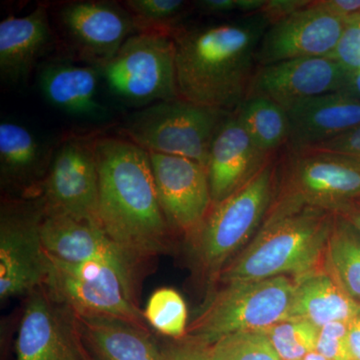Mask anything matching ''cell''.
Instances as JSON below:
<instances>
[{"mask_svg":"<svg viewBox=\"0 0 360 360\" xmlns=\"http://www.w3.org/2000/svg\"><path fill=\"white\" fill-rule=\"evenodd\" d=\"M323 266L342 290L360 304V233L336 213Z\"/></svg>","mask_w":360,"mask_h":360,"instance_id":"cell-25","label":"cell"},{"mask_svg":"<svg viewBox=\"0 0 360 360\" xmlns=\"http://www.w3.org/2000/svg\"><path fill=\"white\" fill-rule=\"evenodd\" d=\"M342 91L360 99V71L347 77V84Z\"/></svg>","mask_w":360,"mask_h":360,"instance_id":"cell-40","label":"cell"},{"mask_svg":"<svg viewBox=\"0 0 360 360\" xmlns=\"http://www.w3.org/2000/svg\"><path fill=\"white\" fill-rule=\"evenodd\" d=\"M98 170V224L111 238L142 257L169 248L148 151L129 139H94Z\"/></svg>","mask_w":360,"mask_h":360,"instance_id":"cell-2","label":"cell"},{"mask_svg":"<svg viewBox=\"0 0 360 360\" xmlns=\"http://www.w3.org/2000/svg\"><path fill=\"white\" fill-rule=\"evenodd\" d=\"M143 314L148 326L161 335L177 340L186 338L188 309L186 300L174 288L155 290L148 298Z\"/></svg>","mask_w":360,"mask_h":360,"instance_id":"cell-28","label":"cell"},{"mask_svg":"<svg viewBox=\"0 0 360 360\" xmlns=\"http://www.w3.org/2000/svg\"><path fill=\"white\" fill-rule=\"evenodd\" d=\"M54 150L20 123L0 124V179L16 198H39Z\"/></svg>","mask_w":360,"mask_h":360,"instance_id":"cell-20","label":"cell"},{"mask_svg":"<svg viewBox=\"0 0 360 360\" xmlns=\"http://www.w3.org/2000/svg\"><path fill=\"white\" fill-rule=\"evenodd\" d=\"M347 75L335 59L328 56L303 58L258 66L250 94L276 101L284 110L312 97L340 91Z\"/></svg>","mask_w":360,"mask_h":360,"instance_id":"cell-17","label":"cell"},{"mask_svg":"<svg viewBox=\"0 0 360 360\" xmlns=\"http://www.w3.org/2000/svg\"><path fill=\"white\" fill-rule=\"evenodd\" d=\"M229 115L179 97L137 110L123 134L148 153L181 156L206 167L213 139Z\"/></svg>","mask_w":360,"mask_h":360,"instance_id":"cell-6","label":"cell"},{"mask_svg":"<svg viewBox=\"0 0 360 360\" xmlns=\"http://www.w3.org/2000/svg\"><path fill=\"white\" fill-rule=\"evenodd\" d=\"M321 4L345 23L360 18V0H321Z\"/></svg>","mask_w":360,"mask_h":360,"instance_id":"cell-36","label":"cell"},{"mask_svg":"<svg viewBox=\"0 0 360 360\" xmlns=\"http://www.w3.org/2000/svg\"><path fill=\"white\" fill-rule=\"evenodd\" d=\"M148 155L168 227L189 238L200 229L212 206L207 169L181 156Z\"/></svg>","mask_w":360,"mask_h":360,"instance_id":"cell-15","label":"cell"},{"mask_svg":"<svg viewBox=\"0 0 360 360\" xmlns=\"http://www.w3.org/2000/svg\"><path fill=\"white\" fill-rule=\"evenodd\" d=\"M264 14L181 25L172 33L179 98L232 113L250 94L257 53L269 27Z\"/></svg>","mask_w":360,"mask_h":360,"instance_id":"cell-1","label":"cell"},{"mask_svg":"<svg viewBox=\"0 0 360 360\" xmlns=\"http://www.w3.org/2000/svg\"><path fill=\"white\" fill-rule=\"evenodd\" d=\"M319 328L305 321L288 319L264 329L281 360H302L315 350Z\"/></svg>","mask_w":360,"mask_h":360,"instance_id":"cell-29","label":"cell"},{"mask_svg":"<svg viewBox=\"0 0 360 360\" xmlns=\"http://www.w3.org/2000/svg\"><path fill=\"white\" fill-rule=\"evenodd\" d=\"M302 360H330L328 359V357L323 356V355L317 352L316 350H314V352H309L307 356L304 357Z\"/></svg>","mask_w":360,"mask_h":360,"instance_id":"cell-41","label":"cell"},{"mask_svg":"<svg viewBox=\"0 0 360 360\" xmlns=\"http://www.w3.org/2000/svg\"><path fill=\"white\" fill-rule=\"evenodd\" d=\"M53 33L47 6L0 22V75L11 84L23 82L51 49Z\"/></svg>","mask_w":360,"mask_h":360,"instance_id":"cell-21","label":"cell"},{"mask_svg":"<svg viewBox=\"0 0 360 360\" xmlns=\"http://www.w3.org/2000/svg\"><path fill=\"white\" fill-rule=\"evenodd\" d=\"M165 349L167 360H212L210 345L184 338Z\"/></svg>","mask_w":360,"mask_h":360,"instance_id":"cell-34","label":"cell"},{"mask_svg":"<svg viewBox=\"0 0 360 360\" xmlns=\"http://www.w3.org/2000/svg\"><path fill=\"white\" fill-rule=\"evenodd\" d=\"M333 212L349 222L360 233V205H357L356 201L340 205Z\"/></svg>","mask_w":360,"mask_h":360,"instance_id":"cell-39","label":"cell"},{"mask_svg":"<svg viewBox=\"0 0 360 360\" xmlns=\"http://www.w3.org/2000/svg\"><path fill=\"white\" fill-rule=\"evenodd\" d=\"M212 360H281L262 331H243L210 345Z\"/></svg>","mask_w":360,"mask_h":360,"instance_id":"cell-30","label":"cell"},{"mask_svg":"<svg viewBox=\"0 0 360 360\" xmlns=\"http://www.w3.org/2000/svg\"><path fill=\"white\" fill-rule=\"evenodd\" d=\"M72 310L44 285L26 295L15 341V360H89Z\"/></svg>","mask_w":360,"mask_h":360,"instance_id":"cell-14","label":"cell"},{"mask_svg":"<svg viewBox=\"0 0 360 360\" xmlns=\"http://www.w3.org/2000/svg\"><path fill=\"white\" fill-rule=\"evenodd\" d=\"M285 111L290 151L329 141L360 125V99L342 90L300 101Z\"/></svg>","mask_w":360,"mask_h":360,"instance_id":"cell-19","label":"cell"},{"mask_svg":"<svg viewBox=\"0 0 360 360\" xmlns=\"http://www.w3.org/2000/svg\"><path fill=\"white\" fill-rule=\"evenodd\" d=\"M310 4L311 1L309 0H265L264 6L259 13L264 14L271 25Z\"/></svg>","mask_w":360,"mask_h":360,"instance_id":"cell-35","label":"cell"},{"mask_svg":"<svg viewBox=\"0 0 360 360\" xmlns=\"http://www.w3.org/2000/svg\"><path fill=\"white\" fill-rule=\"evenodd\" d=\"M258 148L269 155L288 144L290 122L283 106L262 96L250 94L234 111Z\"/></svg>","mask_w":360,"mask_h":360,"instance_id":"cell-26","label":"cell"},{"mask_svg":"<svg viewBox=\"0 0 360 360\" xmlns=\"http://www.w3.org/2000/svg\"><path fill=\"white\" fill-rule=\"evenodd\" d=\"M267 217L305 207L333 210L360 200V168L314 151H290Z\"/></svg>","mask_w":360,"mask_h":360,"instance_id":"cell-10","label":"cell"},{"mask_svg":"<svg viewBox=\"0 0 360 360\" xmlns=\"http://www.w3.org/2000/svg\"><path fill=\"white\" fill-rule=\"evenodd\" d=\"M56 23L75 58L99 70L137 33L129 11L112 1L66 2L56 13Z\"/></svg>","mask_w":360,"mask_h":360,"instance_id":"cell-13","label":"cell"},{"mask_svg":"<svg viewBox=\"0 0 360 360\" xmlns=\"http://www.w3.org/2000/svg\"><path fill=\"white\" fill-rule=\"evenodd\" d=\"M40 198H6L0 210V298L27 295L44 285L47 252L41 238Z\"/></svg>","mask_w":360,"mask_h":360,"instance_id":"cell-8","label":"cell"},{"mask_svg":"<svg viewBox=\"0 0 360 360\" xmlns=\"http://www.w3.org/2000/svg\"><path fill=\"white\" fill-rule=\"evenodd\" d=\"M98 191L94 139L75 136L61 142L40 188L44 212L99 225Z\"/></svg>","mask_w":360,"mask_h":360,"instance_id":"cell-12","label":"cell"},{"mask_svg":"<svg viewBox=\"0 0 360 360\" xmlns=\"http://www.w3.org/2000/svg\"><path fill=\"white\" fill-rule=\"evenodd\" d=\"M122 4L132 16L137 32L170 37L182 25L191 6L182 0H127Z\"/></svg>","mask_w":360,"mask_h":360,"instance_id":"cell-27","label":"cell"},{"mask_svg":"<svg viewBox=\"0 0 360 360\" xmlns=\"http://www.w3.org/2000/svg\"><path fill=\"white\" fill-rule=\"evenodd\" d=\"M347 348L350 360H360V316L348 323Z\"/></svg>","mask_w":360,"mask_h":360,"instance_id":"cell-38","label":"cell"},{"mask_svg":"<svg viewBox=\"0 0 360 360\" xmlns=\"http://www.w3.org/2000/svg\"><path fill=\"white\" fill-rule=\"evenodd\" d=\"M44 250L70 262H96L115 270L131 302L139 305L142 281L151 258L142 257L111 238L94 222L44 212L41 225Z\"/></svg>","mask_w":360,"mask_h":360,"instance_id":"cell-11","label":"cell"},{"mask_svg":"<svg viewBox=\"0 0 360 360\" xmlns=\"http://www.w3.org/2000/svg\"><path fill=\"white\" fill-rule=\"evenodd\" d=\"M99 77L96 66L54 58L40 66L39 84L44 98L59 110L77 117L101 118L108 110L97 99Z\"/></svg>","mask_w":360,"mask_h":360,"instance_id":"cell-22","label":"cell"},{"mask_svg":"<svg viewBox=\"0 0 360 360\" xmlns=\"http://www.w3.org/2000/svg\"><path fill=\"white\" fill-rule=\"evenodd\" d=\"M194 4L206 13L224 14L238 11V0H201Z\"/></svg>","mask_w":360,"mask_h":360,"instance_id":"cell-37","label":"cell"},{"mask_svg":"<svg viewBox=\"0 0 360 360\" xmlns=\"http://www.w3.org/2000/svg\"><path fill=\"white\" fill-rule=\"evenodd\" d=\"M89 360H97V359H94V357L89 356Z\"/></svg>","mask_w":360,"mask_h":360,"instance_id":"cell-42","label":"cell"},{"mask_svg":"<svg viewBox=\"0 0 360 360\" xmlns=\"http://www.w3.org/2000/svg\"><path fill=\"white\" fill-rule=\"evenodd\" d=\"M110 91L130 105L146 108L179 98L172 39L135 33L101 70Z\"/></svg>","mask_w":360,"mask_h":360,"instance_id":"cell-7","label":"cell"},{"mask_svg":"<svg viewBox=\"0 0 360 360\" xmlns=\"http://www.w3.org/2000/svg\"><path fill=\"white\" fill-rule=\"evenodd\" d=\"M335 213L305 207L265 217L262 229L236 259L220 272L224 284L321 271Z\"/></svg>","mask_w":360,"mask_h":360,"instance_id":"cell-3","label":"cell"},{"mask_svg":"<svg viewBox=\"0 0 360 360\" xmlns=\"http://www.w3.org/2000/svg\"><path fill=\"white\" fill-rule=\"evenodd\" d=\"M348 323L333 322L319 329L315 350L330 360H350L347 348Z\"/></svg>","mask_w":360,"mask_h":360,"instance_id":"cell-33","label":"cell"},{"mask_svg":"<svg viewBox=\"0 0 360 360\" xmlns=\"http://www.w3.org/2000/svg\"><path fill=\"white\" fill-rule=\"evenodd\" d=\"M276 165L270 160L260 172L221 202L213 205L205 221L189 238L194 264L214 279L229 257L252 236L274 201Z\"/></svg>","mask_w":360,"mask_h":360,"instance_id":"cell-4","label":"cell"},{"mask_svg":"<svg viewBox=\"0 0 360 360\" xmlns=\"http://www.w3.org/2000/svg\"><path fill=\"white\" fill-rule=\"evenodd\" d=\"M77 317L82 340L97 360H167L149 329L113 317Z\"/></svg>","mask_w":360,"mask_h":360,"instance_id":"cell-23","label":"cell"},{"mask_svg":"<svg viewBox=\"0 0 360 360\" xmlns=\"http://www.w3.org/2000/svg\"><path fill=\"white\" fill-rule=\"evenodd\" d=\"M295 279L276 276L225 284L191 323L186 338L212 345L224 336L264 330L288 321Z\"/></svg>","mask_w":360,"mask_h":360,"instance_id":"cell-5","label":"cell"},{"mask_svg":"<svg viewBox=\"0 0 360 360\" xmlns=\"http://www.w3.org/2000/svg\"><path fill=\"white\" fill-rule=\"evenodd\" d=\"M360 316V304L326 270L295 281L288 319L305 321L321 328L333 322L349 323Z\"/></svg>","mask_w":360,"mask_h":360,"instance_id":"cell-24","label":"cell"},{"mask_svg":"<svg viewBox=\"0 0 360 360\" xmlns=\"http://www.w3.org/2000/svg\"><path fill=\"white\" fill-rule=\"evenodd\" d=\"M347 23L311 1L269 25L257 53L258 66L303 58L328 56L335 51Z\"/></svg>","mask_w":360,"mask_h":360,"instance_id":"cell-16","label":"cell"},{"mask_svg":"<svg viewBox=\"0 0 360 360\" xmlns=\"http://www.w3.org/2000/svg\"><path fill=\"white\" fill-rule=\"evenodd\" d=\"M56 302L77 316L113 317L149 329L143 311L127 295L117 274L96 262H70L47 253L44 284Z\"/></svg>","mask_w":360,"mask_h":360,"instance_id":"cell-9","label":"cell"},{"mask_svg":"<svg viewBox=\"0 0 360 360\" xmlns=\"http://www.w3.org/2000/svg\"><path fill=\"white\" fill-rule=\"evenodd\" d=\"M302 150L331 155L360 168V125L340 136Z\"/></svg>","mask_w":360,"mask_h":360,"instance_id":"cell-32","label":"cell"},{"mask_svg":"<svg viewBox=\"0 0 360 360\" xmlns=\"http://www.w3.org/2000/svg\"><path fill=\"white\" fill-rule=\"evenodd\" d=\"M347 72V77L360 71V18L345 25L335 51L328 56Z\"/></svg>","mask_w":360,"mask_h":360,"instance_id":"cell-31","label":"cell"},{"mask_svg":"<svg viewBox=\"0 0 360 360\" xmlns=\"http://www.w3.org/2000/svg\"><path fill=\"white\" fill-rule=\"evenodd\" d=\"M271 158L258 148L236 112L229 113L215 134L206 167L212 205L245 186Z\"/></svg>","mask_w":360,"mask_h":360,"instance_id":"cell-18","label":"cell"}]
</instances>
